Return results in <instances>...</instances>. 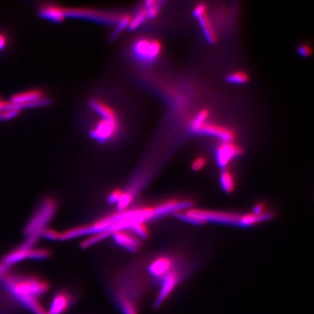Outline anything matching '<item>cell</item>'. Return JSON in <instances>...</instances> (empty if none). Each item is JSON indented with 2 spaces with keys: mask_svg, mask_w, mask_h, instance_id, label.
<instances>
[{
  "mask_svg": "<svg viewBox=\"0 0 314 314\" xmlns=\"http://www.w3.org/2000/svg\"><path fill=\"white\" fill-rule=\"evenodd\" d=\"M90 122L89 136L101 145L115 143L124 131L122 115L115 105L105 98H94L89 101Z\"/></svg>",
  "mask_w": 314,
  "mask_h": 314,
  "instance_id": "6da1fadb",
  "label": "cell"
},
{
  "mask_svg": "<svg viewBox=\"0 0 314 314\" xmlns=\"http://www.w3.org/2000/svg\"><path fill=\"white\" fill-rule=\"evenodd\" d=\"M3 282L12 297L17 301L27 298L38 300L50 289L48 281L34 274L8 273Z\"/></svg>",
  "mask_w": 314,
  "mask_h": 314,
  "instance_id": "7a4b0ae2",
  "label": "cell"
},
{
  "mask_svg": "<svg viewBox=\"0 0 314 314\" xmlns=\"http://www.w3.org/2000/svg\"><path fill=\"white\" fill-rule=\"evenodd\" d=\"M57 209L58 201L55 198H45L28 224L26 234L29 236H40L41 231L47 227L48 223L52 220Z\"/></svg>",
  "mask_w": 314,
  "mask_h": 314,
  "instance_id": "3957f363",
  "label": "cell"
},
{
  "mask_svg": "<svg viewBox=\"0 0 314 314\" xmlns=\"http://www.w3.org/2000/svg\"><path fill=\"white\" fill-rule=\"evenodd\" d=\"M161 48V43L158 40L141 38L133 44L132 53L138 62L149 64L157 61L160 56Z\"/></svg>",
  "mask_w": 314,
  "mask_h": 314,
  "instance_id": "277c9868",
  "label": "cell"
},
{
  "mask_svg": "<svg viewBox=\"0 0 314 314\" xmlns=\"http://www.w3.org/2000/svg\"><path fill=\"white\" fill-rule=\"evenodd\" d=\"M78 298L76 292L67 287L58 289L50 301V307L47 310L48 314H64L72 308Z\"/></svg>",
  "mask_w": 314,
  "mask_h": 314,
  "instance_id": "5b68a950",
  "label": "cell"
},
{
  "mask_svg": "<svg viewBox=\"0 0 314 314\" xmlns=\"http://www.w3.org/2000/svg\"><path fill=\"white\" fill-rule=\"evenodd\" d=\"M180 273L178 270L173 268L168 274L163 277L160 282V288L158 292L157 298L154 303V309L160 308L164 302L168 299L170 294L173 293L176 288L180 281Z\"/></svg>",
  "mask_w": 314,
  "mask_h": 314,
  "instance_id": "8992f818",
  "label": "cell"
},
{
  "mask_svg": "<svg viewBox=\"0 0 314 314\" xmlns=\"http://www.w3.org/2000/svg\"><path fill=\"white\" fill-rule=\"evenodd\" d=\"M194 17L197 19L199 25L202 29L206 40L210 44L216 43L217 35L215 28L212 25L211 20L209 17L208 5L205 3H200L196 5L193 10Z\"/></svg>",
  "mask_w": 314,
  "mask_h": 314,
  "instance_id": "52a82bcc",
  "label": "cell"
},
{
  "mask_svg": "<svg viewBox=\"0 0 314 314\" xmlns=\"http://www.w3.org/2000/svg\"><path fill=\"white\" fill-rule=\"evenodd\" d=\"M117 245L133 252H138L143 246L141 238L127 229L118 230L110 234Z\"/></svg>",
  "mask_w": 314,
  "mask_h": 314,
  "instance_id": "ba28073f",
  "label": "cell"
},
{
  "mask_svg": "<svg viewBox=\"0 0 314 314\" xmlns=\"http://www.w3.org/2000/svg\"><path fill=\"white\" fill-rule=\"evenodd\" d=\"M196 133L215 137L222 142H234L236 138V134L232 130L220 124L212 123L209 120L203 124Z\"/></svg>",
  "mask_w": 314,
  "mask_h": 314,
  "instance_id": "9c48e42d",
  "label": "cell"
},
{
  "mask_svg": "<svg viewBox=\"0 0 314 314\" xmlns=\"http://www.w3.org/2000/svg\"><path fill=\"white\" fill-rule=\"evenodd\" d=\"M175 260L168 255L158 256L148 266V271L155 280L160 281L173 268H175Z\"/></svg>",
  "mask_w": 314,
  "mask_h": 314,
  "instance_id": "30bf717a",
  "label": "cell"
},
{
  "mask_svg": "<svg viewBox=\"0 0 314 314\" xmlns=\"http://www.w3.org/2000/svg\"><path fill=\"white\" fill-rule=\"evenodd\" d=\"M242 149L234 142H222L216 149L217 164L225 169L234 158L241 155Z\"/></svg>",
  "mask_w": 314,
  "mask_h": 314,
  "instance_id": "8fae6325",
  "label": "cell"
},
{
  "mask_svg": "<svg viewBox=\"0 0 314 314\" xmlns=\"http://www.w3.org/2000/svg\"><path fill=\"white\" fill-rule=\"evenodd\" d=\"M210 112L208 109L200 110L191 122L190 128L193 133H196L200 127L210 119Z\"/></svg>",
  "mask_w": 314,
  "mask_h": 314,
  "instance_id": "7c38bea8",
  "label": "cell"
},
{
  "mask_svg": "<svg viewBox=\"0 0 314 314\" xmlns=\"http://www.w3.org/2000/svg\"><path fill=\"white\" fill-rule=\"evenodd\" d=\"M221 186L226 192H232L235 188V180L234 175L227 170V168L223 169L220 175Z\"/></svg>",
  "mask_w": 314,
  "mask_h": 314,
  "instance_id": "4fadbf2b",
  "label": "cell"
},
{
  "mask_svg": "<svg viewBox=\"0 0 314 314\" xmlns=\"http://www.w3.org/2000/svg\"><path fill=\"white\" fill-rule=\"evenodd\" d=\"M250 80L249 75L245 71H237L230 73L226 77V81L234 85H245Z\"/></svg>",
  "mask_w": 314,
  "mask_h": 314,
  "instance_id": "5bb4252c",
  "label": "cell"
},
{
  "mask_svg": "<svg viewBox=\"0 0 314 314\" xmlns=\"http://www.w3.org/2000/svg\"><path fill=\"white\" fill-rule=\"evenodd\" d=\"M51 255V251L47 248H31L27 252L28 259L38 260V261L46 260Z\"/></svg>",
  "mask_w": 314,
  "mask_h": 314,
  "instance_id": "9a60e30c",
  "label": "cell"
},
{
  "mask_svg": "<svg viewBox=\"0 0 314 314\" xmlns=\"http://www.w3.org/2000/svg\"><path fill=\"white\" fill-rule=\"evenodd\" d=\"M127 230L131 231L133 234H136L137 236H138L141 239L148 238L149 234H150L145 223H140V224H136V225L132 226V227Z\"/></svg>",
  "mask_w": 314,
  "mask_h": 314,
  "instance_id": "2e32d148",
  "label": "cell"
},
{
  "mask_svg": "<svg viewBox=\"0 0 314 314\" xmlns=\"http://www.w3.org/2000/svg\"><path fill=\"white\" fill-rule=\"evenodd\" d=\"M148 19L146 15V11L145 8L140 9L139 11L137 12L134 15V19L130 23V26L131 29H136L143 24Z\"/></svg>",
  "mask_w": 314,
  "mask_h": 314,
  "instance_id": "e0dca14e",
  "label": "cell"
},
{
  "mask_svg": "<svg viewBox=\"0 0 314 314\" xmlns=\"http://www.w3.org/2000/svg\"><path fill=\"white\" fill-rule=\"evenodd\" d=\"M60 233L57 230L50 229V228H45L41 231L40 236L45 238V239L51 240V241H56L59 240L60 237Z\"/></svg>",
  "mask_w": 314,
  "mask_h": 314,
  "instance_id": "ac0fdd59",
  "label": "cell"
},
{
  "mask_svg": "<svg viewBox=\"0 0 314 314\" xmlns=\"http://www.w3.org/2000/svg\"><path fill=\"white\" fill-rule=\"evenodd\" d=\"M43 13L45 17L52 19V21L59 22L62 19V13H61V10H59V8H46L44 10Z\"/></svg>",
  "mask_w": 314,
  "mask_h": 314,
  "instance_id": "d6986e66",
  "label": "cell"
},
{
  "mask_svg": "<svg viewBox=\"0 0 314 314\" xmlns=\"http://www.w3.org/2000/svg\"><path fill=\"white\" fill-rule=\"evenodd\" d=\"M122 191L123 190L120 189H116L115 190L112 191L108 196V202L110 204H117L118 202L119 198L122 195Z\"/></svg>",
  "mask_w": 314,
  "mask_h": 314,
  "instance_id": "ffe728a7",
  "label": "cell"
},
{
  "mask_svg": "<svg viewBox=\"0 0 314 314\" xmlns=\"http://www.w3.org/2000/svg\"><path fill=\"white\" fill-rule=\"evenodd\" d=\"M207 160L205 157H200L196 158L195 160L193 161L192 163V169L194 171H199L200 170L202 169L206 165Z\"/></svg>",
  "mask_w": 314,
  "mask_h": 314,
  "instance_id": "44dd1931",
  "label": "cell"
},
{
  "mask_svg": "<svg viewBox=\"0 0 314 314\" xmlns=\"http://www.w3.org/2000/svg\"><path fill=\"white\" fill-rule=\"evenodd\" d=\"M298 53L302 56V57L308 58L310 56H311L312 48L308 45H302L301 46L298 47Z\"/></svg>",
  "mask_w": 314,
  "mask_h": 314,
  "instance_id": "7402d4cb",
  "label": "cell"
},
{
  "mask_svg": "<svg viewBox=\"0 0 314 314\" xmlns=\"http://www.w3.org/2000/svg\"><path fill=\"white\" fill-rule=\"evenodd\" d=\"M19 112H20V110H5L3 113V120H8V119L13 118L19 115Z\"/></svg>",
  "mask_w": 314,
  "mask_h": 314,
  "instance_id": "603a6c76",
  "label": "cell"
},
{
  "mask_svg": "<svg viewBox=\"0 0 314 314\" xmlns=\"http://www.w3.org/2000/svg\"><path fill=\"white\" fill-rule=\"evenodd\" d=\"M6 45V41H5V38L4 36L0 35V50H3Z\"/></svg>",
  "mask_w": 314,
  "mask_h": 314,
  "instance_id": "cb8c5ba5",
  "label": "cell"
},
{
  "mask_svg": "<svg viewBox=\"0 0 314 314\" xmlns=\"http://www.w3.org/2000/svg\"><path fill=\"white\" fill-rule=\"evenodd\" d=\"M2 101L1 100H0V121L3 120V108H2Z\"/></svg>",
  "mask_w": 314,
  "mask_h": 314,
  "instance_id": "d4e9b609",
  "label": "cell"
}]
</instances>
